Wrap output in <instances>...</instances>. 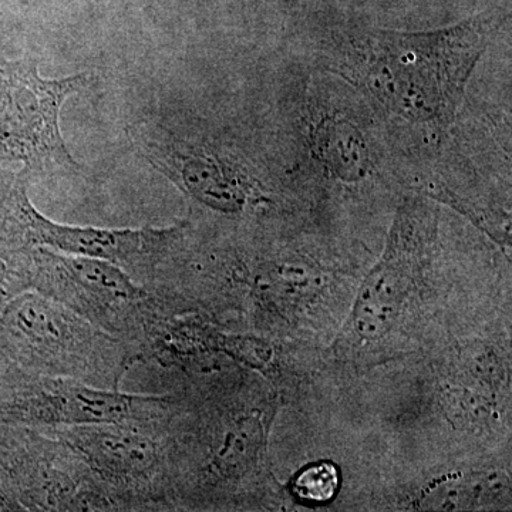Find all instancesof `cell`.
I'll list each match as a JSON object with an SVG mask.
<instances>
[{"instance_id":"obj_1","label":"cell","mask_w":512,"mask_h":512,"mask_svg":"<svg viewBox=\"0 0 512 512\" xmlns=\"http://www.w3.org/2000/svg\"><path fill=\"white\" fill-rule=\"evenodd\" d=\"M493 20L480 15L433 32L363 30L342 37L332 67L390 116L444 126L463 99Z\"/></svg>"},{"instance_id":"obj_2","label":"cell","mask_w":512,"mask_h":512,"mask_svg":"<svg viewBox=\"0 0 512 512\" xmlns=\"http://www.w3.org/2000/svg\"><path fill=\"white\" fill-rule=\"evenodd\" d=\"M198 397L190 384L174 396L161 434L171 507L211 508L239 497L261 474L268 412L262 400L235 392Z\"/></svg>"},{"instance_id":"obj_3","label":"cell","mask_w":512,"mask_h":512,"mask_svg":"<svg viewBox=\"0 0 512 512\" xmlns=\"http://www.w3.org/2000/svg\"><path fill=\"white\" fill-rule=\"evenodd\" d=\"M32 288L79 313L148 359L161 320L170 313L156 293L103 259L33 247Z\"/></svg>"},{"instance_id":"obj_4","label":"cell","mask_w":512,"mask_h":512,"mask_svg":"<svg viewBox=\"0 0 512 512\" xmlns=\"http://www.w3.org/2000/svg\"><path fill=\"white\" fill-rule=\"evenodd\" d=\"M6 323L19 355L36 375L119 390L127 370L138 362L126 343L39 292L23 296Z\"/></svg>"},{"instance_id":"obj_5","label":"cell","mask_w":512,"mask_h":512,"mask_svg":"<svg viewBox=\"0 0 512 512\" xmlns=\"http://www.w3.org/2000/svg\"><path fill=\"white\" fill-rule=\"evenodd\" d=\"M127 136L138 156L208 210L234 217L261 198L258 181L244 160L195 128L148 117L127 126Z\"/></svg>"},{"instance_id":"obj_6","label":"cell","mask_w":512,"mask_h":512,"mask_svg":"<svg viewBox=\"0 0 512 512\" xmlns=\"http://www.w3.org/2000/svg\"><path fill=\"white\" fill-rule=\"evenodd\" d=\"M436 239V217L421 202L407 201L397 214L379 264L360 286L346 325L357 349L382 348L410 316L427 289V268Z\"/></svg>"},{"instance_id":"obj_7","label":"cell","mask_w":512,"mask_h":512,"mask_svg":"<svg viewBox=\"0 0 512 512\" xmlns=\"http://www.w3.org/2000/svg\"><path fill=\"white\" fill-rule=\"evenodd\" d=\"M93 76H40L35 60L0 62V157L25 165L26 174H70L79 163L64 143L63 104L87 92Z\"/></svg>"},{"instance_id":"obj_8","label":"cell","mask_w":512,"mask_h":512,"mask_svg":"<svg viewBox=\"0 0 512 512\" xmlns=\"http://www.w3.org/2000/svg\"><path fill=\"white\" fill-rule=\"evenodd\" d=\"M26 185V175L15 178L0 204L5 229L13 238L28 247L109 261L148 285L187 225L180 222L168 228L111 229L57 224L33 207Z\"/></svg>"},{"instance_id":"obj_9","label":"cell","mask_w":512,"mask_h":512,"mask_svg":"<svg viewBox=\"0 0 512 512\" xmlns=\"http://www.w3.org/2000/svg\"><path fill=\"white\" fill-rule=\"evenodd\" d=\"M72 450L109 495L114 510L170 507L160 437L124 424L40 430Z\"/></svg>"},{"instance_id":"obj_10","label":"cell","mask_w":512,"mask_h":512,"mask_svg":"<svg viewBox=\"0 0 512 512\" xmlns=\"http://www.w3.org/2000/svg\"><path fill=\"white\" fill-rule=\"evenodd\" d=\"M13 409L20 419L40 430L114 423L161 437L173 416L174 396H140L62 377L35 375Z\"/></svg>"},{"instance_id":"obj_11","label":"cell","mask_w":512,"mask_h":512,"mask_svg":"<svg viewBox=\"0 0 512 512\" xmlns=\"http://www.w3.org/2000/svg\"><path fill=\"white\" fill-rule=\"evenodd\" d=\"M316 157L333 174L345 181L360 180L369 170V150L365 138L352 123L328 117L312 134Z\"/></svg>"},{"instance_id":"obj_12","label":"cell","mask_w":512,"mask_h":512,"mask_svg":"<svg viewBox=\"0 0 512 512\" xmlns=\"http://www.w3.org/2000/svg\"><path fill=\"white\" fill-rule=\"evenodd\" d=\"M339 487L338 468L328 461L311 464L293 481V495L303 503L325 504L332 500Z\"/></svg>"}]
</instances>
